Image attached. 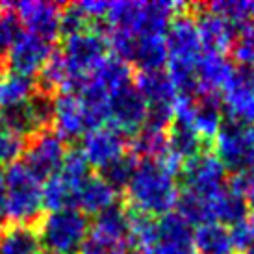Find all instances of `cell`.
Listing matches in <instances>:
<instances>
[{"mask_svg": "<svg viewBox=\"0 0 254 254\" xmlns=\"http://www.w3.org/2000/svg\"><path fill=\"white\" fill-rule=\"evenodd\" d=\"M125 193L128 210L152 219L163 217L177 206L180 184L160 160H141Z\"/></svg>", "mask_w": 254, "mask_h": 254, "instance_id": "cell-1", "label": "cell"}, {"mask_svg": "<svg viewBox=\"0 0 254 254\" xmlns=\"http://www.w3.org/2000/svg\"><path fill=\"white\" fill-rule=\"evenodd\" d=\"M108 50L110 45L106 34L93 26L65 37L60 52L67 69V84L62 93L80 91L87 76L104 62V58H108Z\"/></svg>", "mask_w": 254, "mask_h": 254, "instance_id": "cell-2", "label": "cell"}, {"mask_svg": "<svg viewBox=\"0 0 254 254\" xmlns=\"http://www.w3.org/2000/svg\"><path fill=\"white\" fill-rule=\"evenodd\" d=\"M39 245L49 254H74L80 253L85 243L91 225L84 212L76 208H64L49 212L36 223Z\"/></svg>", "mask_w": 254, "mask_h": 254, "instance_id": "cell-3", "label": "cell"}, {"mask_svg": "<svg viewBox=\"0 0 254 254\" xmlns=\"http://www.w3.org/2000/svg\"><path fill=\"white\" fill-rule=\"evenodd\" d=\"M4 215L11 223L34 225L43 212V182L22 162L11 163L4 173Z\"/></svg>", "mask_w": 254, "mask_h": 254, "instance_id": "cell-4", "label": "cell"}, {"mask_svg": "<svg viewBox=\"0 0 254 254\" xmlns=\"http://www.w3.org/2000/svg\"><path fill=\"white\" fill-rule=\"evenodd\" d=\"M213 147L225 169L238 175L254 163V127L225 119L213 137Z\"/></svg>", "mask_w": 254, "mask_h": 254, "instance_id": "cell-5", "label": "cell"}, {"mask_svg": "<svg viewBox=\"0 0 254 254\" xmlns=\"http://www.w3.org/2000/svg\"><path fill=\"white\" fill-rule=\"evenodd\" d=\"M178 177L182 180L184 191H190L193 195L204 198L215 197L228 184L225 165L219 162L217 156L208 150L184 162Z\"/></svg>", "mask_w": 254, "mask_h": 254, "instance_id": "cell-6", "label": "cell"}, {"mask_svg": "<svg viewBox=\"0 0 254 254\" xmlns=\"http://www.w3.org/2000/svg\"><path fill=\"white\" fill-rule=\"evenodd\" d=\"M221 102L226 121L254 127V69L243 65L234 67L221 89Z\"/></svg>", "mask_w": 254, "mask_h": 254, "instance_id": "cell-7", "label": "cell"}, {"mask_svg": "<svg viewBox=\"0 0 254 254\" xmlns=\"http://www.w3.org/2000/svg\"><path fill=\"white\" fill-rule=\"evenodd\" d=\"M65 154H67V147H65L64 139L54 130L45 128V130H39L28 137L26 148L22 152V156H24L22 163L41 182H45L47 178H50L54 173L60 171L65 160Z\"/></svg>", "mask_w": 254, "mask_h": 254, "instance_id": "cell-8", "label": "cell"}, {"mask_svg": "<svg viewBox=\"0 0 254 254\" xmlns=\"http://www.w3.org/2000/svg\"><path fill=\"white\" fill-rule=\"evenodd\" d=\"M148 106L134 82L113 91L108 100V127L115 128L123 135L134 137L147 121Z\"/></svg>", "mask_w": 254, "mask_h": 254, "instance_id": "cell-9", "label": "cell"}, {"mask_svg": "<svg viewBox=\"0 0 254 254\" xmlns=\"http://www.w3.org/2000/svg\"><path fill=\"white\" fill-rule=\"evenodd\" d=\"M80 150L91 167L102 171L106 165L127 154L128 137L112 127H100L84 134Z\"/></svg>", "mask_w": 254, "mask_h": 254, "instance_id": "cell-10", "label": "cell"}, {"mask_svg": "<svg viewBox=\"0 0 254 254\" xmlns=\"http://www.w3.org/2000/svg\"><path fill=\"white\" fill-rule=\"evenodd\" d=\"M21 24L26 32L41 37L45 41H54L62 32V7L54 2H39V0H24L15 4Z\"/></svg>", "mask_w": 254, "mask_h": 254, "instance_id": "cell-11", "label": "cell"}, {"mask_svg": "<svg viewBox=\"0 0 254 254\" xmlns=\"http://www.w3.org/2000/svg\"><path fill=\"white\" fill-rule=\"evenodd\" d=\"M52 52L54 49L49 41L30 34V32H22L21 37L17 39V43L6 56V65L11 72L34 78L41 72Z\"/></svg>", "mask_w": 254, "mask_h": 254, "instance_id": "cell-12", "label": "cell"}, {"mask_svg": "<svg viewBox=\"0 0 254 254\" xmlns=\"http://www.w3.org/2000/svg\"><path fill=\"white\" fill-rule=\"evenodd\" d=\"M197 13H195V21H197L198 36L202 43V50H210V52H223L232 49L234 41L238 37L240 30L234 26L230 21H226L225 17L208 9L206 6H191Z\"/></svg>", "mask_w": 254, "mask_h": 254, "instance_id": "cell-13", "label": "cell"}, {"mask_svg": "<svg viewBox=\"0 0 254 254\" xmlns=\"http://www.w3.org/2000/svg\"><path fill=\"white\" fill-rule=\"evenodd\" d=\"M52 125L64 141L76 139L87 134L84 108L76 93H58L54 97V110H52Z\"/></svg>", "mask_w": 254, "mask_h": 254, "instance_id": "cell-14", "label": "cell"}, {"mask_svg": "<svg viewBox=\"0 0 254 254\" xmlns=\"http://www.w3.org/2000/svg\"><path fill=\"white\" fill-rule=\"evenodd\" d=\"M135 89L141 93L148 108L167 106L173 108L178 97L177 85L171 80L169 72L160 71H139L134 76Z\"/></svg>", "mask_w": 254, "mask_h": 254, "instance_id": "cell-15", "label": "cell"}, {"mask_svg": "<svg viewBox=\"0 0 254 254\" xmlns=\"http://www.w3.org/2000/svg\"><path fill=\"white\" fill-rule=\"evenodd\" d=\"M232 71L234 64L228 60L226 54L202 50V54L195 65L200 93H221Z\"/></svg>", "mask_w": 254, "mask_h": 254, "instance_id": "cell-16", "label": "cell"}, {"mask_svg": "<svg viewBox=\"0 0 254 254\" xmlns=\"http://www.w3.org/2000/svg\"><path fill=\"white\" fill-rule=\"evenodd\" d=\"M223 123H225V113H223L221 93H200L197 97L191 125L206 145L213 141Z\"/></svg>", "mask_w": 254, "mask_h": 254, "instance_id": "cell-17", "label": "cell"}, {"mask_svg": "<svg viewBox=\"0 0 254 254\" xmlns=\"http://www.w3.org/2000/svg\"><path fill=\"white\" fill-rule=\"evenodd\" d=\"M206 147H210V145L202 141V137L197 134V130L193 128L191 123L173 119L169 130H167V154L165 156H171L184 163L200 152H204Z\"/></svg>", "mask_w": 254, "mask_h": 254, "instance_id": "cell-18", "label": "cell"}, {"mask_svg": "<svg viewBox=\"0 0 254 254\" xmlns=\"http://www.w3.org/2000/svg\"><path fill=\"white\" fill-rule=\"evenodd\" d=\"M128 230H130L128 208L115 202L113 206H110L108 210L100 212L95 217V223H93L89 234L93 238H99L106 243L121 245L128 240Z\"/></svg>", "mask_w": 254, "mask_h": 254, "instance_id": "cell-19", "label": "cell"}, {"mask_svg": "<svg viewBox=\"0 0 254 254\" xmlns=\"http://www.w3.org/2000/svg\"><path fill=\"white\" fill-rule=\"evenodd\" d=\"M39 247L36 225L7 221L0 226V254H37Z\"/></svg>", "mask_w": 254, "mask_h": 254, "instance_id": "cell-20", "label": "cell"}, {"mask_svg": "<svg viewBox=\"0 0 254 254\" xmlns=\"http://www.w3.org/2000/svg\"><path fill=\"white\" fill-rule=\"evenodd\" d=\"M117 200V193L108 186L100 177H89L82 184V188L76 195V202H74V208L87 213H95L99 215L100 212L108 210L110 206L115 204Z\"/></svg>", "mask_w": 254, "mask_h": 254, "instance_id": "cell-21", "label": "cell"}, {"mask_svg": "<svg viewBox=\"0 0 254 254\" xmlns=\"http://www.w3.org/2000/svg\"><path fill=\"white\" fill-rule=\"evenodd\" d=\"M251 213L247 200L241 197L238 191H234L232 188H226L223 191H219L215 197H212V217L213 223H219L223 226H234L240 221L247 217Z\"/></svg>", "mask_w": 254, "mask_h": 254, "instance_id": "cell-22", "label": "cell"}, {"mask_svg": "<svg viewBox=\"0 0 254 254\" xmlns=\"http://www.w3.org/2000/svg\"><path fill=\"white\" fill-rule=\"evenodd\" d=\"M195 254H238L232 245L230 230L219 223H206L193 232Z\"/></svg>", "mask_w": 254, "mask_h": 254, "instance_id": "cell-23", "label": "cell"}, {"mask_svg": "<svg viewBox=\"0 0 254 254\" xmlns=\"http://www.w3.org/2000/svg\"><path fill=\"white\" fill-rule=\"evenodd\" d=\"M165 36H137L130 64L139 71H160L167 64Z\"/></svg>", "mask_w": 254, "mask_h": 254, "instance_id": "cell-24", "label": "cell"}, {"mask_svg": "<svg viewBox=\"0 0 254 254\" xmlns=\"http://www.w3.org/2000/svg\"><path fill=\"white\" fill-rule=\"evenodd\" d=\"M37 91V82L34 78L6 72L0 76V112L13 110L26 104Z\"/></svg>", "mask_w": 254, "mask_h": 254, "instance_id": "cell-25", "label": "cell"}, {"mask_svg": "<svg viewBox=\"0 0 254 254\" xmlns=\"http://www.w3.org/2000/svg\"><path fill=\"white\" fill-rule=\"evenodd\" d=\"M89 80L100 85L102 89H106L110 95L113 91H117L125 85L134 82V74H132V67L127 64L125 60H121L117 56H108L104 58V62L89 74Z\"/></svg>", "mask_w": 254, "mask_h": 254, "instance_id": "cell-26", "label": "cell"}, {"mask_svg": "<svg viewBox=\"0 0 254 254\" xmlns=\"http://www.w3.org/2000/svg\"><path fill=\"white\" fill-rule=\"evenodd\" d=\"M130 152L139 160H162L167 154V132L143 127L132 137Z\"/></svg>", "mask_w": 254, "mask_h": 254, "instance_id": "cell-27", "label": "cell"}, {"mask_svg": "<svg viewBox=\"0 0 254 254\" xmlns=\"http://www.w3.org/2000/svg\"><path fill=\"white\" fill-rule=\"evenodd\" d=\"M158 226V243L169 245H193L195 228L177 212H171L156 221Z\"/></svg>", "mask_w": 254, "mask_h": 254, "instance_id": "cell-28", "label": "cell"}, {"mask_svg": "<svg viewBox=\"0 0 254 254\" xmlns=\"http://www.w3.org/2000/svg\"><path fill=\"white\" fill-rule=\"evenodd\" d=\"M130 213V230H128V243L132 247L139 249L143 253L152 254L154 247L158 245V226L152 217H147L143 213L132 212Z\"/></svg>", "mask_w": 254, "mask_h": 254, "instance_id": "cell-29", "label": "cell"}, {"mask_svg": "<svg viewBox=\"0 0 254 254\" xmlns=\"http://www.w3.org/2000/svg\"><path fill=\"white\" fill-rule=\"evenodd\" d=\"M177 213L182 215L191 226H200L206 223H213L212 217V198H204L193 195L190 191H180L177 200Z\"/></svg>", "mask_w": 254, "mask_h": 254, "instance_id": "cell-30", "label": "cell"}, {"mask_svg": "<svg viewBox=\"0 0 254 254\" xmlns=\"http://www.w3.org/2000/svg\"><path fill=\"white\" fill-rule=\"evenodd\" d=\"M139 160L135 158L132 152H127L125 156H121L119 160L112 162L110 165H106L104 169L100 171V178L112 188L115 193L119 191H127L128 184L132 180L135 167H137Z\"/></svg>", "mask_w": 254, "mask_h": 254, "instance_id": "cell-31", "label": "cell"}, {"mask_svg": "<svg viewBox=\"0 0 254 254\" xmlns=\"http://www.w3.org/2000/svg\"><path fill=\"white\" fill-rule=\"evenodd\" d=\"M22 34V24L11 6H4L0 13V62H4L9 50Z\"/></svg>", "mask_w": 254, "mask_h": 254, "instance_id": "cell-32", "label": "cell"}, {"mask_svg": "<svg viewBox=\"0 0 254 254\" xmlns=\"http://www.w3.org/2000/svg\"><path fill=\"white\" fill-rule=\"evenodd\" d=\"M24 148H26V137L0 123V163L7 165L15 163L17 158L22 156Z\"/></svg>", "mask_w": 254, "mask_h": 254, "instance_id": "cell-33", "label": "cell"}, {"mask_svg": "<svg viewBox=\"0 0 254 254\" xmlns=\"http://www.w3.org/2000/svg\"><path fill=\"white\" fill-rule=\"evenodd\" d=\"M230 50L238 64L254 69V22L238 32V37Z\"/></svg>", "mask_w": 254, "mask_h": 254, "instance_id": "cell-34", "label": "cell"}, {"mask_svg": "<svg viewBox=\"0 0 254 254\" xmlns=\"http://www.w3.org/2000/svg\"><path fill=\"white\" fill-rule=\"evenodd\" d=\"M230 230V238H232V245L238 254H245L247 251L254 247V210H251L247 217L240 221L238 225L228 228Z\"/></svg>", "mask_w": 254, "mask_h": 254, "instance_id": "cell-35", "label": "cell"}, {"mask_svg": "<svg viewBox=\"0 0 254 254\" xmlns=\"http://www.w3.org/2000/svg\"><path fill=\"white\" fill-rule=\"evenodd\" d=\"M87 28H91V21L82 11L80 4H67L62 7V32L65 34V37L84 32Z\"/></svg>", "mask_w": 254, "mask_h": 254, "instance_id": "cell-36", "label": "cell"}, {"mask_svg": "<svg viewBox=\"0 0 254 254\" xmlns=\"http://www.w3.org/2000/svg\"><path fill=\"white\" fill-rule=\"evenodd\" d=\"M228 188H232L234 191H238L241 197L247 200V204L251 210H254V163L249 169L241 171L238 175H234L228 180Z\"/></svg>", "mask_w": 254, "mask_h": 254, "instance_id": "cell-37", "label": "cell"}, {"mask_svg": "<svg viewBox=\"0 0 254 254\" xmlns=\"http://www.w3.org/2000/svg\"><path fill=\"white\" fill-rule=\"evenodd\" d=\"M125 243H127V241H125ZM125 243L112 245V243H106V241L99 240V238H93L91 234H89L85 243L82 245V249H80V254H121Z\"/></svg>", "mask_w": 254, "mask_h": 254, "instance_id": "cell-38", "label": "cell"}, {"mask_svg": "<svg viewBox=\"0 0 254 254\" xmlns=\"http://www.w3.org/2000/svg\"><path fill=\"white\" fill-rule=\"evenodd\" d=\"M82 11L87 15L89 21H104L108 13L110 2H102V0H85V2H78Z\"/></svg>", "mask_w": 254, "mask_h": 254, "instance_id": "cell-39", "label": "cell"}, {"mask_svg": "<svg viewBox=\"0 0 254 254\" xmlns=\"http://www.w3.org/2000/svg\"><path fill=\"white\" fill-rule=\"evenodd\" d=\"M152 254H195L193 245H169V243H158Z\"/></svg>", "mask_w": 254, "mask_h": 254, "instance_id": "cell-40", "label": "cell"}, {"mask_svg": "<svg viewBox=\"0 0 254 254\" xmlns=\"http://www.w3.org/2000/svg\"><path fill=\"white\" fill-rule=\"evenodd\" d=\"M4 202H6V186H4V173L0 169V217H4Z\"/></svg>", "mask_w": 254, "mask_h": 254, "instance_id": "cell-41", "label": "cell"}, {"mask_svg": "<svg viewBox=\"0 0 254 254\" xmlns=\"http://www.w3.org/2000/svg\"><path fill=\"white\" fill-rule=\"evenodd\" d=\"M247 11H249L251 22H254V2H247Z\"/></svg>", "mask_w": 254, "mask_h": 254, "instance_id": "cell-42", "label": "cell"}, {"mask_svg": "<svg viewBox=\"0 0 254 254\" xmlns=\"http://www.w3.org/2000/svg\"><path fill=\"white\" fill-rule=\"evenodd\" d=\"M245 254H254V247L251 249V251H247V253H245Z\"/></svg>", "mask_w": 254, "mask_h": 254, "instance_id": "cell-43", "label": "cell"}, {"mask_svg": "<svg viewBox=\"0 0 254 254\" xmlns=\"http://www.w3.org/2000/svg\"><path fill=\"white\" fill-rule=\"evenodd\" d=\"M37 254H49V253H45V251H39V253H37Z\"/></svg>", "mask_w": 254, "mask_h": 254, "instance_id": "cell-44", "label": "cell"}, {"mask_svg": "<svg viewBox=\"0 0 254 254\" xmlns=\"http://www.w3.org/2000/svg\"><path fill=\"white\" fill-rule=\"evenodd\" d=\"M2 9H4V6H0V13H2Z\"/></svg>", "mask_w": 254, "mask_h": 254, "instance_id": "cell-45", "label": "cell"}, {"mask_svg": "<svg viewBox=\"0 0 254 254\" xmlns=\"http://www.w3.org/2000/svg\"><path fill=\"white\" fill-rule=\"evenodd\" d=\"M0 74H2V65H0Z\"/></svg>", "mask_w": 254, "mask_h": 254, "instance_id": "cell-46", "label": "cell"}]
</instances>
